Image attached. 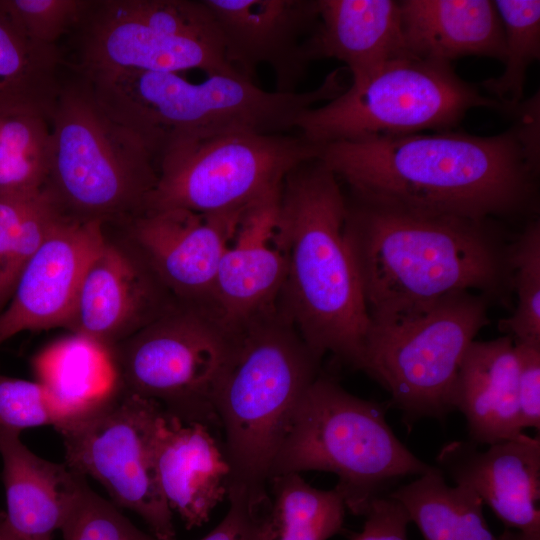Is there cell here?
<instances>
[{"label": "cell", "instance_id": "1", "mask_svg": "<svg viewBox=\"0 0 540 540\" xmlns=\"http://www.w3.org/2000/svg\"><path fill=\"white\" fill-rule=\"evenodd\" d=\"M356 196L475 220L529 215L537 206L539 131L375 136L320 146L317 157Z\"/></svg>", "mask_w": 540, "mask_h": 540}, {"label": "cell", "instance_id": "2", "mask_svg": "<svg viewBox=\"0 0 540 540\" xmlns=\"http://www.w3.org/2000/svg\"><path fill=\"white\" fill-rule=\"evenodd\" d=\"M344 235L372 323L423 312L453 293L503 298L509 247L494 220L428 214L346 195Z\"/></svg>", "mask_w": 540, "mask_h": 540}, {"label": "cell", "instance_id": "3", "mask_svg": "<svg viewBox=\"0 0 540 540\" xmlns=\"http://www.w3.org/2000/svg\"><path fill=\"white\" fill-rule=\"evenodd\" d=\"M346 195L318 158L285 177L276 241L286 260L278 304L312 353L359 369L370 318L344 235Z\"/></svg>", "mask_w": 540, "mask_h": 540}, {"label": "cell", "instance_id": "4", "mask_svg": "<svg viewBox=\"0 0 540 540\" xmlns=\"http://www.w3.org/2000/svg\"><path fill=\"white\" fill-rule=\"evenodd\" d=\"M346 68L306 92L266 91L242 76L191 82L174 72L119 71L83 76L103 108L158 160L171 142L231 132L286 134L306 110L347 87Z\"/></svg>", "mask_w": 540, "mask_h": 540}, {"label": "cell", "instance_id": "5", "mask_svg": "<svg viewBox=\"0 0 540 540\" xmlns=\"http://www.w3.org/2000/svg\"><path fill=\"white\" fill-rule=\"evenodd\" d=\"M319 361L278 303L235 327L215 408L231 470L228 493L251 507L268 496L272 463Z\"/></svg>", "mask_w": 540, "mask_h": 540}, {"label": "cell", "instance_id": "6", "mask_svg": "<svg viewBox=\"0 0 540 540\" xmlns=\"http://www.w3.org/2000/svg\"><path fill=\"white\" fill-rule=\"evenodd\" d=\"M50 124L44 189L64 217L123 225L145 211L158 181L156 159L103 108L84 77L61 84Z\"/></svg>", "mask_w": 540, "mask_h": 540}, {"label": "cell", "instance_id": "7", "mask_svg": "<svg viewBox=\"0 0 540 540\" xmlns=\"http://www.w3.org/2000/svg\"><path fill=\"white\" fill-rule=\"evenodd\" d=\"M432 467L397 438L386 420L385 405L317 377L296 408L269 479L306 471L333 473L338 477L334 489L346 509L364 516L401 479Z\"/></svg>", "mask_w": 540, "mask_h": 540}, {"label": "cell", "instance_id": "8", "mask_svg": "<svg viewBox=\"0 0 540 540\" xmlns=\"http://www.w3.org/2000/svg\"><path fill=\"white\" fill-rule=\"evenodd\" d=\"M480 107L506 113L503 104L462 80L451 64L402 57L351 82L336 98L303 112L295 131L321 146L453 130L468 111Z\"/></svg>", "mask_w": 540, "mask_h": 540}, {"label": "cell", "instance_id": "9", "mask_svg": "<svg viewBox=\"0 0 540 540\" xmlns=\"http://www.w3.org/2000/svg\"><path fill=\"white\" fill-rule=\"evenodd\" d=\"M490 299L461 291L421 313L388 323H372L365 337L360 370L391 396L407 424L444 419L455 410V388L463 357L489 323Z\"/></svg>", "mask_w": 540, "mask_h": 540}, {"label": "cell", "instance_id": "10", "mask_svg": "<svg viewBox=\"0 0 540 540\" xmlns=\"http://www.w3.org/2000/svg\"><path fill=\"white\" fill-rule=\"evenodd\" d=\"M234 343L235 328L213 308L176 302L109 350L123 390L210 428L220 427L215 395Z\"/></svg>", "mask_w": 540, "mask_h": 540}, {"label": "cell", "instance_id": "11", "mask_svg": "<svg viewBox=\"0 0 540 540\" xmlns=\"http://www.w3.org/2000/svg\"><path fill=\"white\" fill-rule=\"evenodd\" d=\"M319 152L320 146L298 133L231 132L175 140L157 160L158 181L145 211L244 210L279 193L286 175Z\"/></svg>", "mask_w": 540, "mask_h": 540}, {"label": "cell", "instance_id": "12", "mask_svg": "<svg viewBox=\"0 0 540 540\" xmlns=\"http://www.w3.org/2000/svg\"><path fill=\"white\" fill-rule=\"evenodd\" d=\"M164 409L123 390L89 413L62 423L65 459L99 482L114 504L139 515L157 540H175L172 511L157 481L154 444Z\"/></svg>", "mask_w": 540, "mask_h": 540}, {"label": "cell", "instance_id": "13", "mask_svg": "<svg viewBox=\"0 0 540 540\" xmlns=\"http://www.w3.org/2000/svg\"><path fill=\"white\" fill-rule=\"evenodd\" d=\"M244 210L145 211L123 224L125 240L176 302L212 308L219 264Z\"/></svg>", "mask_w": 540, "mask_h": 540}, {"label": "cell", "instance_id": "14", "mask_svg": "<svg viewBox=\"0 0 540 540\" xmlns=\"http://www.w3.org/2000/svg\"><path fill=\"white\" fill-rule=\"evenodd\" d=\"M175 303L134 247L106 236L84 271L65 328L111 348Z\"/></svg>", "mask_w": 540, "mask_h": 540}, {"label": "cell", "instance_id": "15", "mask_svg": "<svg viewBox=\"0 0 540 540\" xmlns=\"http://www.w3.org/2000/svg\"><path fill=\"white\" fill-rule=\"evenodd\" d=\"M227 63L254 81L259 65L275 75L276 91L294 93L310 62L303 45L318 24V0H205Z\"/></svg>", "mask_w": 540, "mask_h": 540}, {"label": "cell", "instance_id": "16", "mask_svg": "<svg viewBox=\"0 0 540 540\" xmlns=\"http://www.w3.org/2000/svg\"><path fill=\"white\" fill-rule=\"evenodd\" d=\"M81 75L119 71L174 72L199 69L208 76H241L224 56L195 40L172 35L130 16L119 0L94 1L77 27Z\"/></svg>", "mask_w": 540, "mask_h": 540}, {"label": "cell", "instance_id": "17", "mask_svg": "<svg viewBox=\"0 0 540 540\" xmlns=\"http://www.w3.org/2000/svg\"><path fill=\"white\" fill-rule=\"evenodd\" d=\"M487 450L468 441L445 444L436 467L472 490L506 526L504 540H540V439L524 433Z\"/></svg>", "mask_w": 540, "mask_h": 540}, {"label": "cell", "instance_id": "18", "mask_svg": "<svg viewBox=\"0 0 540 540\" xmlns=\"http://www.w3.org/2000/svg\"><path fill=\"white\" fill-rule=\"evenodd\" d=\"M105 238L100 222L63 217L54 226L0 313V345L24 331L66 327L84 271Z\"/></svg>", "mask_w": 540, "mask_h": 540}, {"label": "cell", "instance_id": "19", "mask_svg": "<svg viewBox=\"0 0 540 540\" xmlns=\"http://www.w3.org/2000/svg\"><path fill=\"white\" fill-rule=\"evenodd\" d=\"M280 194L242 212L220 261L212 308L229 327L278 303L286 273L285 256L276 241Z\"/></svg>", "mask_w": 540, "mask_h": 540}, {"label": "cell", "instance_id": "20", "mask_svg": "<svg viewBox=\"0 0 540 540\" xmlns=\"http://www.w3.org/2000/svg\"><path fill=\"white\" fill-rule=\"evenodd\" d=\"M154 465L167 505L188 529L207 522L228 495L231 470L225 450L204 424L183 422L164 410L155 437Z\"/></svg>", "mask_w": 540, "mask_h": 540}, {"label": "cell", "instance_id": "21", "mask_svg": "<svg viewBox=\"0 0 540 540\" xmlns=\"http://www.w3.org/2000/svg\"><path fill=\"white\" fill-rule=\"evenodd\" d=\"M21 432L0 427V456L11 529L22 540H52L85 490L86 477L67 463L33 453Z\"/></svg>", "mask_w": 540, "mask_h": 540}, {"label": "cell", "instance_id": "22", "mask_svg": "<svg viewBox=\"0 0 540 540\" xmlns=\"http://www.w3.org/2000/svg\"><path fill=\"white\" fill-rule=\"evenodd\" d=\"M318 7V24L303 45L309 62L336 59L357 82L393 60L412 57L399 1L318 0Z\"/></svg>", "mask_w": 540, "mask_h": 540}, {"label": "cell", "instance_id": "23", "mask_svg": "<svg viewBox=\"0 0 540 540\" xmlns=\"http://www.w3.org/2000/svg\"><path fill=\"white\" fill-rule=\"evenodd\" d=\"M454 404L464 415L469 441L475 445H491L523 433L518 363L510 336L471 343L459 368Z\"/></svg>", "mask_w": 540, "mask_h": 540}, {"label": "cell", "instance_id": "24", "mask_svg": "<svg viewBox=\"0 0 540 540\" xmlns=\"http://www.w3.org/2000/svg\"><path fill=\"white\" fill-rule=\"evenodd\" d=\"M402 30L408 54L451 64L465 56L503 62V26L490 0H401Z\"/></svg>", "mask_w": 540, "mask_h": 540}, {"label": "cell", "instance_id": "25", "mask_svg": "<svg viewBox=\"0 0 540 540\" xmlns=\"http://www.w3.org/2000/svg\"><path fill=\"white\" fill-rule=\"evenodd\" d=\"M33 367L55 410L54 427L89 413L120 389L109 348L80 335L42 350Z\"/></svg>", "mask_w": 540, "mask_h": 540}, {"label": "cell", "instance_id": "26", "mask_svg": "<svg viewBox=\"0 0 540 540\" xmlns=\"http://www.w3.org/2000/svg\"><path fill=\"white\" fill-rule=\"evenodd\" d=\"M61 61L58 47L33 40L0 0V116L32 113L51 119Z\"/></svg>", "mask_w": 540, "mask_h": 540}, {"label": "cell", "instance_id": "27", "mask_svg": "<svg viewBox=\"0 0 540 540\" xmlns=\"http://www.w3.org/2000/svg\"><path fill=\"white\" fill-rule=\"evenodd\" d=\"M267 487L253 513L252 540H328L343 530L347 509L334 488L317 489L296 473L272 477Z\"/></svg>", "mask_w": 540, "mask_h": 540}, {"label": "cell", "instance_id": "28", "mask_svg": "<svg viewBox=\"0 0 540 540\" xmlns=\"http://www.w3.org/2000/svg\"><path fill=\"white\" fill-rule=\"evenodd\" d=\"M388 495L404 506L424 540H504L487 526L481 499L467 487L448 485L436 466Z\"/></svg>", "mask_w": 540, "mask_h": 540}, {"label": "cell", "instance_id": "29", "mask_svg": "<svg viewBox=\"0 0 540 540\" xmlns=\"http://www.w3.org/2000/svg\"><path fill=\"white\" fill-rule=\"evenodd\" d=\"M51 124L45 116H0V195L44 190L50 167Z\"/></svg>", "mask_w": 540, "mask_h": 540}, {"label": "cell", "instance_id": "30", "mask_svg": "<svg viewBox=\"0 0 540 540\" xmlns=\"http://www.w3.org/2000/svg\"><path fill=\"white\" fill-rule=\"evenodd\" d=\"M494 4L503 26L505 68L481 86L511 114L522 102L528 68L540 58V2L496 0Z\"/></svg>", "mask_w": 540, "mask_h": 540}, {"label": "cell", "instance_id": "31", "mask_svg": "<svg viewBox=\"0 0 540 540\" xmlns=\"http://www.w3.org/2000/svg\"><path fill=\"white\" fill-rule=\"evenodd\" d=\"M511 285L517 303L499 328L513 341L540 343V222L526 224L509 247Z\"/></svg>", "mask_w": 540, "mask_h": 540}, {"label": "cell", "instance_id": "32", "mask_svg": "<svg viewBox=\"0 0 540 540\" xmlns=\"http://www.w3.org/2000/svg\"><path fill=\"white\" fill-rule=\"evenodd\" d=\"M64 540H157L88 487L61 529Z\"/></svg>", "mask_w": 540, "mask_h": 540}, {"label": "cell", "instance_id": "33", "mask_svg": "<svg viewBox=\"0 0 540 540\" xmlns=\"http://www.w3.org/2000/svg\"><path fill=\"white\" fill-rule=\"evenodd\" d=\"M93 0H4L11 15L35 41L57 46L71 28H77Z\"/></svg>", "mask_w": 540, "mask_h": 540}, {"label": "cell", "instance_id": "34", "mask_svg": "<svg viewBox=\"0 0 540 540\" xmlns=\"http://www.w3.org/2000/svg\"><path fill=\"white\" fill-rule=\"evenodd\" d=\"M57 424V416L41 383L0 373V427L23 429Z\"/></svg>", "mask_w": 540, "mask_h": 540}, {"label": "cell", "instance_id": "35", "mask_svg": "<svg viewBox=\"0 0 540 540\" xmlns=\"http://www.w3.org/2000/svg\"><path fill=\"white\" fill-rule=\"evenodd\" d=\"M523 428L540 430V343L514 341Z\"/></svg>", "mask_w": 540, "mask_h": 540}, {"label": "cell", "instance_id": "36", "mask_svg": "<svg viewBox=\"0 0 540 540\" xmlns=\"http://www.w3.org/2000/svg\"><path fill=\"white\" fill-rule=\"evenodd\" d=\"M364 517L362 530L351 540H408L407 527L411 522L408 513L389 495L376 499Z\"/></svg>", "mask_w": 540, "mask_h": 540}, {"label": "cell", "instance_id": "37", "mask_svg": "<svg viewBox=\"0 0 540 540\" xmlns=\"http://www.w3.org/2000/svg\"><path fill=\"white\" fill-rule=\"evenodd\" d=\"M230 507L222 521L200 540H252V522L255 508L250 507L240 494L227 496Z\"/></svg>", "mask_w": 540, "mask_h": 540}, {"label": "cell", "instance_id": "38", "mask_svg": "<svg viewBox=\"0 0 540 540\" xmlns=\"http://www.w3.org/2000/svg\"><path fill=\"white\" fill-rule=\"evenodd\" d=\"M0 540H22L11 529L6 515L3 512H0Z\"/></svg>", "mask_w": 540, "mask_h": 540}]
</instances>
